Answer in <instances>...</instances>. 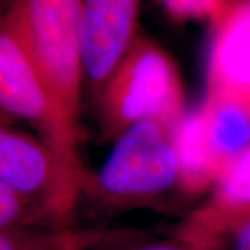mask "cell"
<instances>
[{
    "label": "cell",
    "mask_w": 250,
    "mask_h": 250,
    "mask_svg": "<svg viewBox=\"0 0 250 250\" xmlns=\"http://www.w3.org/2000/svg\"><path fill=\"white\" fill-rule=\"evenodd\" d=\"M85 175L36 135L0 125V185L41 206L62 228H72Z\"/></svg>",
    "instance_id": "277c9868"
},
{
    "label": "cell",
    "mask_w": 250,
    "mask_h": 250,
    "mask_svg": "<svg viewBox=\"0 0 250 250\" xmlns=\"http://www.w3.org/2000/svg\"><path fill=\"white\" fill-rule=\"evenodd\" d=\"M203 100L250 116V1H225L210 22Z\"/></svg>",
    "instance_id": "52a82bcc"
},
{
    "label": "cell",
    "mask_w": 250,
    "mask_h": 250,
    "mask_svg": "<svg viewBox=\"0 0 250 250\" xmlns=\"http://www.w3.org/2000/svg\"><path fill=\"white\" fill-rule=\"evenodd\" d=\"M100 242H102V239L99 238V239H93V241L81 243V245H78V246H74V248H71V249H68V250H88L90 249V248H93V246L99 245Z\"/></svg>",
    "instance_id": "4fadbf2b"
},
{
    "label": "cell",
    "mask_w": 250,
    "mask_h": 250,
    "mask_svg": "<svg viewBox=\"0 0 250 250\" xmlns=\"http://www.w3.org/2000/svg\"><path fill=\"white\" fill-rule=\"evenodd\" d=\"M175 236L196 250H250V206L213 196L179 225Z\"/></svg>",
    "instance_id": "ba28073f"
},
{
    "label": "cell",
    "mask_w": 250,
    "mask_h": 250,
    "mask_svg": "<svg viewBox=\"0 0 250 250\" xmlns=\"http://www.w3.org/2000/svg\"><path fill=\"white\" fill-rule=\"evenodd\" d=\"M88 250H196L188 242L182 241L178 236L164 241H152L145 238V235L138 231L125 229L121 235L110 241L99 243Z\"/></svg>",
    "instance_id": "8fae6325"
},
{
    "label": "cell",
    "mask_w": 250,
    "mask_h": 250,
    "mask_svg": "<svg viewBox=\"0 0 250 250\" xmlns=\"http://www.w3.org/2000/svg\"><path fill=\"white\" fill-rule=\"evenodd\" d=\"M139 1L82 0L80 45L83 88L95 104L139 35Z\"/></svg>",
    "instance_id": "8992f818"
},
{
    "label": "cell",
    "mask_w": 250,
    "mask_h": 250,
    "mask_svg": "<svg viewBox=\"0 0 250 250\" xmlns=\"http://www.w3.org/2000/svg\"><path fill=\"white\" fill-rule=\"evenodd\" d=\"M157 120L131 126L116 142L95 172L86 171L82 196L104 210H128L161 205L174 192H182L177 129Z\"/></svg>",
    "instance_id": "6da1fadb"
},
{
    "label": "cell",
    "mask_w": 250,
    "mask_h": 250,
    "mask_svg": "<svg viewBox=\"0 0 250 250\" xmlns=\"http://www.w3.org/2000/svg\"><path fill=\"white\" fill-rule=\"evenodd\" d=\"M103 141L117 139L146 120L179 125L187 117L178 65L146 35L136 36L96 103Z\"/></svg>",
    "instance_id": "7a4b0ae2"
},
{
    "label": "cell",
    "mask_w": 250,
    "mask_h": 250,
    "mask_svg": "<svg viewBox=\"0 0 250 250\" xmlns=\"http://www.w3.org/2000/svg\"><path fill=\"white\" fill-rule=\"evenodd\" d=\"M239 205H246V206H250V203H239Z\"/></svg>",
    "instance_id": "5bb4252c"
},
{
    "label": "cell",
    "mask_w": 250,
    "mask_h": 250,
    "mask_svg": "<svg viewBox=\"0 0 250 250\" xmlns=\"http://www.w3.org/2000/svg\"><path fill=\"white\" fill-rule=\"evenodd\" d=\"M29 227L62 228L41 206L0 185V229Z\"/></svg>",
    "instance_id": "30bf717a"
},
{
    "label": "cell",
    "mask_w": 250,
    "mask_h": 250,
    "mask_svg": "<svg viewBox=\"0 0 250 250\" xmlns=\"http://www.w3.org/2000/svg\"><path fill=\"white\" fill-rule=\"evenodd\" d=\"M224 3L211 0H168L160 4L166 14L177 21L200 20L210 24L223 10Z\"/></svg>",
    "instance_id": "7c38bea8"
},
{
    "label": "cell",
    "mask_w": 250,
    "mask_h": 250,
    "mask_svg": "<svg viewBox=\"0 0 250 250\" xmlns=\"http://www.w3.org/2000/svg\"><path fill=\"white\" fill-rule=\"evenodd\" d=\"M81 13L82 0H16L0 6V18L17 35L54 99L77 125L83 92Z\"/></svg>",
    "instance_id": "3957f363"
},
{
    "label": "cell",
    "mask_w": 250,
    "mask_h": 250,
    "mask_svg": "<svg viewBox=\"0 0 250 250\" xmlns=\"http://www.w3.org/2000/svg\"><path fill=\"white\" fill-rule=\"evenodd\" d=\"M108 229H62L49 227L0 229V250H68L103 236Z\"/></svg>",
    "instance_id": "9c48e42d"
},
{
    "label": "cell",
    "mask_w": 250,
    "mask_h": 250,
    "mask_svg": "<svg viewBox=\"0 0 250 250\" xmlns=\"http://www.w3.org/2000/svg\"><path fill=\"white\" fill-rule=\"evenodd\" d=\"M0 108L29 125L54 152L77 166L80 125L64 113L17 35L0 18Z\"/></svg>",
    "instance_id": "5b68a950"
}]
</instances>
